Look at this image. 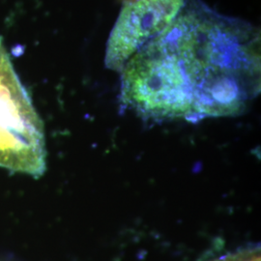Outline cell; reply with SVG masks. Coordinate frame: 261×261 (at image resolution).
Returning a JSON list of instances; mask_svg holds the SVG:
<instances>
[{
  "label": "cell",
  "mask_w": 261,
  "mask_h": 261,
  "mask_svg": "<svg viewBox=\"0 0 261 261\" xmlns=\"http://www.w3.org/2000/svg\"><path fill=\"white\" fill-rule=\"evenodd\" d=\"M154 40L184 79L196 121L238 114L259 91V36L249 24L186 1Z\"/></svg>",
  "instance_id": "6da1fadb"
},
{
  "label": "cell",
  "mask_w": 261,
  "mask_h": 261,
  "mask_svg": "<svg viewBox=\"0 0 261 261\" xmlns=\"http://www.w3.org/2000/svg\"><path fill=\"white\" fill-rule=\"evenodd\" d=\"M187 0H133L126 2L107 43L106 65L122 69L141 47L176 19Z\"/></svg>",
  "instance_id": "7a4b0ae2"
},
{
  "label": "cell",
  "mask_w": 261,
  "mask_h": 261,
  "mask_svg": "<svg viewBox=\"0 0 261 261\" xmlns=\"http://www.w3.org/2000/svg\"><path fill=\"white\" fill-rule=\"evenodd\" d=\"M214 261H260V253L257 250H247Z\"/></svg>",
  "instance_id": "3957f363"
}]
</instances>
